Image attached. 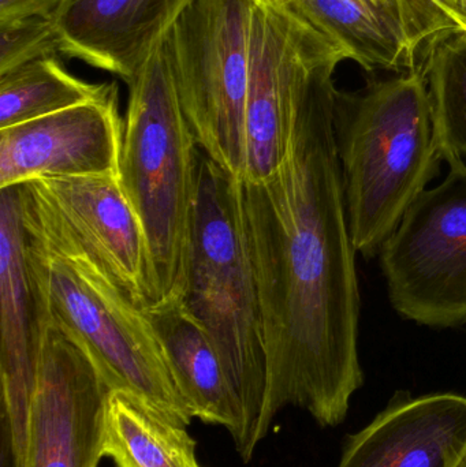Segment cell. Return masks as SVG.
I'll list each match as a JSON object with an SVG mask.
<instances>
[{
  "mask_svg": "<svg viewBox=\"0 0 466 467\" xmlns=\"http://www.w3.org/2000/svg\"><path fill=\"white\" fill-rule=\"evenodd\" d=\"M339 63L304 85L279 169L262 182L238 181L267 353L260 441L289 406L322 428L338 427L364 384L356 249L333 129Z\"/></svg>",
  "mask_w": 466,
  "mask_h": 467,
  "instance_id": "6da1fadb",
  "label": "cell"
},
{
  "mask_svg": "<svg viewBox=\"0 0 466 467\" xmlns=\"http://www.w3.org/2000/svg\"><path fill=\"white\" fill-rule=\"evenodd\" d=\"M37 320L59 329L92 362L109 392H123L188 427L161 337L103 264L29 185L16 186Z\"/></svg>",
  "mask_w": 466,
  "mask_h": 467,
  "instance_id": "7a4b0ae2",
  "label": "cell"
},
{
  "mask_svg": "<svg viewBox=\"0 0 466 467\" xmlns=\"http://www.w3.org/2000/svg\"><path fill=\"white\" fill-rule=\"evenodd\" d=\"M333 129L350 238L374 258L445 161L420 65L357 92L337 89Z\"/></svg>",
  "mask_w": 466,
  "mask_h": 467,
  "instance_id": "3957f363",
  "label": "cell"
},
{
  "mask_svg": "<svg viewBox=\"0 0 466 467\" xmlns=\"http://www.w3.org/2000/svg\"><path fill=\"white\" fill-rule=\"evenodd\" d=\"M128 88L119 181L147 235L155 305L186 296L202 148L181 107L163 37Z\"/></svg>",
  "mask_w": 466,
  "mask_h": 467,
  "instance_id": "277c9868",
  "label": "cell"
},
{
  "mask_svg": "<svg viewBox=\"0 0 466 467\" xmlns=\"http://www.w3.org/2000/svg\"><path fill=\"white\" fill-rule=\"evenodd\" d=\"M186 304L212 337L243 406V461L254 457L267 394L262 302L241 213L238 180L202 150Z\"/></svg>",
  "mask_w": 466,
  "mask_h": 467,
  "instance_id": "5b68a950",
  "label": "cell"
},
{
  "mask_svg": "<svg viewBox=\"0 0 466 467\" xmlns=\"http://www.w3.org/2000/svg\"><path fill=\"white\" fill-rule=\"evenodd\" d=\"M256 0H189L163 36L183 114L202 152L238 181Z\"/></svg>",
  "mask_w": 466,
  "mask_h": 467,
  "instance_id": "8992f818",
  "label": "cell"
},
{
  "mask_svg": "<svg viewBox=\"0 0 466 467\" xmlns=\"http://www.w3.org/2000/svg\"><path fill=\"white\" fill-rule=\"evenodd\" d=\"M443 161V182L418 197L379 253L394 310L440 329L466 326V163Z\"/></svg>",
  "mask_w": 466,
  "mask_h": 467,
  "instance_id": "52a82bcc",
  "label": "cell"
},
{
  "mask_svg": "<svg viewBox=\"0 0 466 467\" xmlns=\"http://www.w3.org/2000/svg\"><path fill=\"white\" fill-rule=\"evenodd\" d=\"M347 52L289 5L256 0L245 109L243 182H262L286 158L295 104L309 77Z\"/></svg>",
  "mask_w": 466,
  "mask_h": 467,
  "instance_id": "ba28073f",
  "label": "cell"
},
{
  "mask_svg": "<svg viewBox=\"0 0 466 467\" xmlns=\"http://www.w3.org/2000/svg\"><path fill=\"white\" fill-rule=\"evenodd\" d=\"M109 389L87 354L38 321V372L25 467H98Z\"/></svg>",
  "mask_w": 466,
  "mask_h": 467,
  "instance_id": "9c48e42d",
  "label": "cell"
},
{
  "mask_svg": "<svg viewBox=\"0 0 466 467\" xmlns=\"http://www.w3.org/2000/svg\"><path fill=\"white\" fill-rule=\"evenodd\" d=\"M0 332L2 460L25 467L37 386L38 320L16 186L0 189Z\"/></svg>",
  "mask_w": 466,
  "mask_h": 467,
  "instance_id": "30bf717a",
  "label": "cell"
},
{
  "mask_svg": "<svg viewBox=\"0 0 466 467\" xmlns=\"http://www.w3.org/2000/svg\"><path fill=\"white\" fill-rule=\"evenodd\" d=\"M119 92L0 129V189L47 178L119 175Z\"/></svg>",
  "mask_w": 466,
  "mask_h": 467,
  "instance_id": "8fae6325",
  "label": "cell"
},
{
  "mask_svg": "<svg viewBox=\"0 0 466 467\" xmlns=\"http://www.w3.org/2000/svg\"><path fill=\"white\" fill-rule=\"evenodd\" d=\"M29 185L131 301L148 309L153 290L147 235L119 175L47 178Z\"/></svg>",
  "mask_w": 466,
  "mask_h": 467,
  "instance_id": "7c38bea8",
  "label": "cell"
},
{
  "mask_svg": "<svg viewBox=\"0 0 466 467\" xmlns=\"http://www.w3.org/2000/svg\"><path fill=\"white\" fill-rule=\"evenodd\" d=\"M466 450V397L399 392L350 435L338 467H454Z\"/></svg>",
  "mask_w": 466,
  "mask_h": 467,
  "instance_id": "4fadbf2b",
  "label": "cell"
},
{
  "mask_svg": "<svg viewBox=\"0 0 466 467\" xmlns=\"http://www.w3.org/2000/svg\"><path fill=\"white\" fill-rule=\"evenodd\" d=\"M189 0H66L54 19L60 54L126 85Z\"/></svg>",
  "mask_w": 466,
  "mask_h": 467,
  "instance_id": "5bb4252c",
  "label": "cell"
},
{
  "mask_svg": "<svg viewBox=\"0 0 466 467\" xmlns=\"http://www.w3.org/2000/svg\"><path fill=\"white\" fill-rule=\"evenodd\" d=\"M145 310L193 419L226 428L240 449L245 433L243 406L204 324L185 298L167 299Z\"/></svg>",
  "mask_w": 466,
  "mask_h": 467,
  "instance_id": "9a60e30c",
  "label": "cell"
},
{
  "mask_svg": "<svg viewBox=\"0 0 466 467\" xmlns=\"http://www.w3.org/2000/svg\"><path fill=\"white\" fill-rule=\"evenodd\" d=\"M289 7L364 70L407 73L418 51L396 18L368 0H295Z\"/></svg>",
  "mask_w": 466,
  "mask_h": 467,
  "instance_id": "2e32d148",
  "label": "cell"
},
{
  "mask_svg": "<svg viewBox=\"0 0 466 467\" xmlns=\"http://www.w3.org/2000/svg\"><path fill=\"white\" fill-rule=\"evenodd\" d=\"M186 427L170 421L147 403L109 392L103 416V458L115 467H202Z\"/></svg>",
  "mask_w": 466,
  "mask_h": 467,
  "instance_id": "e0dca14e",
  "label": "cell"
},
{
  "mask_svg": "<svg viewBox=\"0 0 466 467\" xmlns=\"http://www.w3.org/2000/svg\"><path fill=\"white\" fill-rule=\"evenodd\" d=\"M115 90V82L77 78L57 57H40L0 74V129L103 100Z\"/></svg>",
  "mask_w": 466,
  "mask_h": 467,
  "instance_id": "ac0fdd59",
  "label": "cell"
},
{
  "mask_svg": "<svg viewBox=\"0 0 466 467\" xmlns=\"http://www.w3.org/2000/svg\"><path fill=\"white\" fill-rule=\"evenodd\" d=\"M426 77L438 141L446 155L466 161V30H448L424 46Z\"/></svg>",
  "mask_w": 466,
  "mask_h": 467,
  "instance_id": "d6986e66",
  "label": "cell"
},
{
  "mask_svg": "<svg viewBox=\"0 0 466 467\" xmlns=\"http://www.w3.org/2000/svg\"><path fill=\"white\" fill-rule=\"evenodd\" d=\"M60 54L54 19H19L0 25V74L40 57Z\"/></svg>",
  "mask_w": 466,
  "mask_h": 467,
  "instance_id": "ffe728a7",
  "label": "cell"
},
{
  "mask_svg": "<svg viewBox=\"0 0 466 467\" xmlns=\"http://www.w3.org/2000/svg\"><path fill=\"white\" fill-rule=\"evenodd\" d=\"M416 49L434 36L448 30H462L457 0H397Z\"/></svg>",
  "mask_w": 466,
  "mask_h": 467,
  "instance_id": "44dd1931",
  "label": "cell"
},
{
  "mask_svg": "<svg viewBox=\"0 0 466 467\" xmlns=\"http://www.w3.org/2000/svg\"><path fill=\"white\" fill-rule=\"evenodd\" d=\"M66 0H0V25L11 24L19 19H55Z\"/></svg>",
  "mask_w": 466,
  "mask_h": 467,
  "instance_id": "7402d4cb",
  "label": "cell"
},
{
  "mask_svg": "<svg viewBox=\"0 0 466 467\" xmlns=\"http://www.w3.org/2000/svg\"><path fill=\"white\" fill-rule=\"evenodd\" d=\"M368 2L379 5V7L383 8V10L388 11L390 16H393L394 18L399 21V24L401 25L402 29H404V32L407 33L408 38H409L410 41L409 35H408L407 26H405L404 16H402L401 8H399L397 0H368ZM410 43H412V41H410ZM413 48H415V47H413ZM416 51H418V49H416Z\"/></svg>",
  "mask_w": 466,
  "mask_h": 467,
  "instance_id": "603a6c76",
  "label": "cell"
},
{
  "mask_svg": "<svg viewBox=\"0 0 466 467\" xmlns=\"http://www.w3.org/2000/svg\"><path fill=\"white\" fill-rule=\"evenodd\" d=\"M459 5L460 19H461L462 30H466V0H457Z\"/></svg>",
  "mask_w": 466,
  "mask_h": 467,
  "instance_id": "cb8c5ba5",
  "label": "cell"
},
{
  "mask_svg": "<svg viewBox=\"0 0 466 467\" xmlns=\"http://www.w3.org/2000/svg\"><path fill=\"white\" fill-rule=\"evenodd\" d=\"M454 467H466V450L464 454L461 455V458H460L459 462H457Z\"/></svg>",
  "mask_w": 466,
  "mask_h": 467,
  "instance_id": "d4e9b609",
  "label": "cell"
},
{
  "mask_svg": "<svg viewBox=\"0 0 466 467\" xmlns=\"http://www.w3.org/2000/svg\"><path fill=\"white\" fill-rule=\"evenodd\" d=\"M271 2L278 3V5H292L295 0H271Z\"/></svg>",
  "mask_w": 466,
  "mask_h": 467,
  "instance_id": "484cf974",
  "label": "cell"
}]
</instances>
